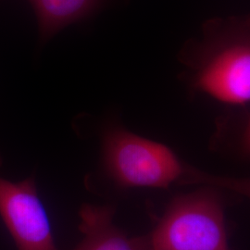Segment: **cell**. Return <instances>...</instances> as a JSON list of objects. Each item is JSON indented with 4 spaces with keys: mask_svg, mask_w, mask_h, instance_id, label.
<instances>
[{
    "mask_svg": "<svg viewBox=\"0 0 250 250\" xmlns=\"http://www.w3.org/2000/svg\"><path fill=\"white\" fill-rule=\"evenodd\" d=\"M103 157L110 176L125 188H169L173 185H207L249 195V181L215 176L182 161L163 144L123 129L107 132Z\"/></svg>",
    "mask_w": 250,
    "mask_h": 250,
    "instance_id": "6da1fadb",
    "label": "cell"
},
{
    "mask_svg": "<svg viewBox=\"0 0 250 250\" xmlns=\"http://www.w3.org/2000/svg\"><path fill=\"white\" fill-rule=\"evenodd\" d=\"M181 61L195 72L197 89L228 104H247L250 99V20L208 21L202 40L186 45Z\"/></svg>",
    "mask_w": 250,
    "mask_h": 250,
    "instance_id": "7a4b0ae2",
    "label": "cell"
},
{
    "mask_svg": "<svg viewBox=\"0 0 250 250\" xmlns=\"http://www.w3.org/2000/svg\"><path fill=\"white\" fill-rule=\"evenodd\" d=\"M146 237L149 250H232L222 199L210 188L175 198Z\"/></svg>",
    "mask_w": 250,
    "mask_h": 250,
    "instance_id": "3957f363",
    "label": "cell"
},
{
    "mask_svg": "<svg viewBox=\"0 0 250 250\" xmlns=\"http://www.w3.org/2000/svg\"><path fill=\"white\" fill-rule=\"evenodd\" d=\"M0 216L18 250H58L33 179L12 183L0 177Z\"/></svg>",
    "mask_w": 250,
    "mask_h": 250,
    "instance_id": "277c9868",
    "label": "cell"
},
{
    "mask_svg": "<svg viewBox=\"0 0 250 250\" xmlns=\"http://www.w3.org/2000/svg\"><path fill=\"white\" fill-rule=\"evenodd\" d=\"M108 206L85 204L80 210L83 239L73 250H149L147 237H130L113 223Z\"/></svg>",
    "mask_w": 250,
    "mask_h": 250,
    "instance_id": "5b68a950",
    "label": "cell"
},
{
    "mask_svg": "<svg viewBox=\"0 0 250 250\" xmlns=\"http://www.w3.org/2000/svg\"><path fill=\"white\" fill-rule=\"evenodd\" d=\"M102 0H30L36 10L43 37H50L64 27L98 9Z\"/></svg>",
    "mask_w": 250,
    "mask_h": 250,
    "instance_id": "8992f818",
    "label": "cell"
}]
</instances>
